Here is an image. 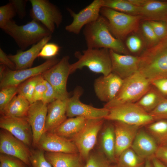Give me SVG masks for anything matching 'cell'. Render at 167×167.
Instances as JSON below:
<instances>
[{
	"label": "cell",
	"instance_id": "e575fe53",
	"mask_svg": "<svg viewBox=\"0 0 167 167\" xmlns=\"http://www.w3.org/2000/svg\"><path fill=\"white\" fill-rule=\"evenodd\" d=\"M17 14L15 8L11 2L0 7V27L3 30L6 23Z\"/></svg>",
	"mask_w": 167,
	"mask_h": 167
},
{
	"label": "cell",
	"instance_id": "f1b7e54d",
	"mask_svg": "<svg viewBox=\"0 0 167 167\" xmlns=\"http://www.w3.org/2000/svg\"><path fill=\"white\" fill-rule=\"evenodd\" d=\"M165 98L163 95L152 85L150 89L136 103L149 113Z\"/></svg>",
	"mask_w": 167,
	"mask_h": 167
},
{
	"label": "cell",
	"instance_id": "6da1fadb",
	"mask_svg": "<svg viewBox=\"0 0 167 167\" xmlns=\"http://www.w3.org/2000/svg\"><path fill=\"white\" fill-rule=\"evenodd\" d=\"M83 34L88 48H105L120 54L128 53L122 41L113 36L107 20L101 15L96 20L85 26Z\"/></svg>",
	"mask_w": 167,
	"mask_h": 167
},
{
	"label": "cell",
	"instance_id": "ffe728a7",
	"mask_svg": "<svg viewBox=\"0 0 167 167\" xmlns=\"http://www.w3.org/2000/svg\"><path fill=\"white\" fill-rule=\"evenodd\" d=\"M115 156L117 159L125 150L131 147L139 127L114 121Z\"/></svg>",
	"mask_w": 167,
	"mask_h": 167
},
{
	"label": "cell",
	"instance_id": "44dd1931",
	"mask_svg": "<svg viewBox=\"0 0 167 167\" xmlns=\"http://www.w3.org/2000/svg\"><path fill=\"white\" fill-rule=\"evenodd\" d=\"M51 35L42 39L37 43L26 51H18L14 55H8L9 58L14 62L16 70H20L32 67L33 62L44 45L50 40Z\"/></svg>",
	"mask_w": 167,
	"mask_h": 167
},
{
	"label": "cell",
	"instance_id": "74e56055",
	"mask_svg": "<svg viewBox=\"0 0 167 167\" xmlns=\"http://www.w3.org/2000/svg\"><path fill=\"white\" fill-rule=\"evenodd\" d=\"M20 159L14 156L0 153V167H27Z\"/></svg>",
	"mask_w": 167,
	"mask_h": 167
},
{
	"label": "cell",
	"instance_id": "6f0895ef",
	"mask_svg": "<svg viewBox=\"0 0 167 167\" xmlns=\"http://www.w3.org/2000/svg\"><path fill=\"white\" fill-rule=\"evenodd\" d=\"M27 167H32V166H28Z\"/></svg>",
	"mask_w": 167,
	"mask_h": 167
},
{
	"label": "cell",
	"instance_id": "e0dca14e",
	"mask_svg": "<svg viewBox=\"0 0 167 167\" xmlns=\"http://www.w3.org/2000/svg\"><path fill=\"white\" fill-rule=\"evenodd\" d=\"M36 148L45 152L79 153L76 146L71 140L53 132H45Z\"/></svg>",
	"mask_w": 167,
	"mask_h": 167
},
{
	"label": "cell",
	"instance_id": "83f0119b",
	"mask_svg": "<svg viewBox=\"0 0 167 167\" xmlns=\"http://www.w3.org/2000/svg\"><path fill=\"white\" fill-rule=\"evenodd\" d=\"M88 119L81 117L67 119L53 132L69 139L77 133L83 128Z\"/></svg>",
	"mask_w": 167,
	"mask_h": 167
},
{
	"label": "cell",
	"instance_id": "c3c4849f",
	"mask_svg": "<svg viewBox=\"0 0 167 167\" xmlns=\"http://www.w3.org/2000/svg\"><path fill=\"white\" fill-rule=\"evenodd\" d=\"M0 64L6 66L11 70H16V66L14 62L9 58L8 55L0 48Z\"/></svg>",
	"mask_w": 167,
	"mask_h": 167
},
{
	"label": "cell",
	"instance_id": "836d02e7",
	"mask_svg": "<svg viewBox=\"0 0 167 167\" xmlns=\"http://www.w3.org/2000/svg\"><path fill=\"white\" fill-rule=\"evenodd\" d=\"M110 163L103 153H90L84 167H110Z\"/></svg>",
	"mask_w": 167,
	"mask_h": 167
},
{
	"label": "cell",
	"instance_id": "f907efd6",
	"mask_svg": "<svg viewBox=\"0 0 167 167\" xmlns=\"http://www.w3.org/2000/svg\"><path fill=\"white\" fill-rule=\"evenodd\" d=\"M132 4L138 7H142L144 6L149 0H128Z\"/></svg>",
	"mask_w": 167,
	"mask_h": 167
},
{
	"label": "cell",
	"instance_id": "8992f818",
	"mask_svg": "<svg viewBox=\"0 0 167 167\" xmlns=\"http://www.w3.org/2000/svg\"><path fill=\"white\" fill-rule=\"evenodd\" d=\"M100 14L107 20L112 34L121 40L137 29L139 22L143 18L141 15H130L104 7L101 8Z\"/></svg>",
	"mask_w": 167,
	"mask_h": 167
},
{
	"label": "cell",
	"instance_id": "4dcf8cb0",
	"mask_svg": "<svg viewBox=\"0 0 167 167\" xmlns=\"http://www.w3.org/2000/svg\"><path fill=\"white\" fill-rule=\"evenodd\" d=\"M102 7L133 15H140L141 8L134 5L128 0H103Z\"/></svg>",
	"mask_w": 167,
	"mask_h": 167
},
{
	"label": "cell",
	"instance_id": "1f68e13d",
	"mask_svg": "<svg viewBox=\"0 0 167 167\" xmlns=\"http://www.w3.org/2000/svg\"><path fill=\"white\" fill-rule=\"evenodd\" d=\"M145 162L130 148L120 154L117 163L118 167H143Z\"/></svg>",
	"mask_w": 167,
	"mask_h": 167
},
{
	"label": "cell",
	"instance_id": "7a4b0ae2",
	"mask_svg": "<svg viewBox=\"0 0 167 167\" xmlns=\"http://www.w3.org/2000/svg\"><path fill=\"white\" fill-rule=\"evenodd\" d=\"M139 57L138 71L150 81L167 79V36Z\"/></svg>",
	"mask_w": 167,
	"mask_h": 167
},
{
	"label": "cell",
	"instance_id": "5bb4252c",
	"mask_svg": "<svg viewBox=\"0 0 167 167\" xmlns=\"http://www.w3.org/2000/svg\"><path fill=\"white\" fill-rule=\"evenodd\" d=\"M0 153L17 158L27 165L31 166L29 147L9 132L2 129L0 131Z\"/></svg>",
	"mask_w": 167,
	"mask_h": 167
},
{
	"label": "cell",
	"instance_id": "681fc988",
	"mask_svg": "<svg viewBox=\"0 0 167 167\" xmlns=\"http://www.w3.org/2000/svg\"><path fill=\"white\" fill-rule=\"evenodd\" d=\"M155 157L167 167V146H159Z\"/></svg>",
	"mask_w": 167,
	"mask_h": 167
},
{
	"label": "cell",
	"instance_id": "4316f807",
	"mask_svg": "<svg viewBox=\"0 0 167 167\" xmlns=\"http://www.w3.org/2000/svg\"><path fill=\"white\" fill-rule=\"evenodd\" d=\"M101 136V146L103 154L111 162L117 163L113 124H107Z\"/></svg>",
	"mask_w": 167,
	"mask_h": 167
},
{
	"label": "cell",
	"instance_id": "7dc6e473",
	"mask_svg": "<svg viewBox=\"0 0 167 167\" xmlns=\"http://www.w3.org/2000/svg\"><path fill=\"white\" fill-rule=\"evenodd\" d=\"M152 86L163 95H167V79L162 78L150 81Z\"/></svg>",
	"mask_w": 167,
	"mask_h": 167
},
{
	"label": "cell",
	"instance_id": "603a6c76",
	"mask_svg": "<svg viewBox=\"0 0 167 167\" xmlns=\"http://www.w3.org/2000/svg\"><path fill=\"white\" fill-rule=\"evenodd\" d=\"M158 146L150 134L140 130L138 131L131 148L139 156L145 160L155 157Z\"/></svg>",
	"mask_w": 167,
	"mask_h": 167
},
{
	"label": "cell",
	"instance_id": "7c38bea8",
	"mask_svg": "<svg viewBox=\"0 0 167 167\" xmlns=\"http://www.w3.org/2000/svg\"><path fill=\"white\" fill-rule=\"evenodd\" d=\"M59 61L54 57L48 59L37 66L20 70H11L6 67L5 75L0 81V88L9 86H18L31 78L41 75Z\"/></svg>",
	"mask_w": 167,
	"mask_h": 167
},
{
	"label": "cell",
	"instance_id": "d590c367",
	"mask_svg": "<svg viewBox=\"0 0 167 167\" xmlns=\"http://www.w3.org/2000/svg\"><path fill=\"white\" fill-rule=\"evenodd\" d=\"M45 151L37 148L31 149L30 161L32 167H52L45 156Z\"/></svg>",
	"mask_w": 167,
	"mask_h": 167
},
{
	"label": "cell",
	"instance_id": "8d00e7d4",
	"mask_svg": "<svg viewBox=\"0 0 167 167\" xmlns=\"http://www.w3.org/2000/svg\"><path fill=\"white\" fill-rule=\"evenodd\" d=\"M18 94V86H9L1 89L0 112L2 111Z\"/></svg>",
	"mask_w": 167,
	"mask_h": 167
},
{
	"label": "cell",
	"instance_id": "484cf974",
	"mask_svg": "<svg viewBox=\"0 0 167 167\" xmlns=\"http://www.w3.org/2000/svg\"><path fill=\"white\" fill-rule=\"evenodd\" d=\"M30 104L22 96H15L3 109L0 112L1 115L25 118Z\"/></svg>",
	"mask_w": 167,
	"mask_h": 167
},
{
	"label": "cell",
	"instance_id": "277c9868",
	"mask_svg": "<svg viewBox=\"0 0 167 167\" xmlns=\"http://www.w3.org/2000/svg\"><path fill=\"white\" fill-rule=\"evenodd\" d=\"M150 81L139 71L123 79L117 94L104 107L109 109L125 104L135 103L150 89Z\"/></svg>",
	"mask_w": 167,
	"mask_h": 167
},
{
	"label": "cell",
	"instance_id": "30bf717a",
	"mask_svg": "<svg viewBox=\"0 0 167 167\" xmlns=\"http://www.w3.org/2000/svg\"><path fill=\"white\" fill-rule=\"evenodd\" d=\"M32 8L30 15L32 19L41 23L52 33L62 21L61 13L58 8L47 0H30Z\"/></svg>",
	"mask_w": 167,
	"mask_h": 167
},
{
	"label": "cell",
	"instance_id": "d6986e66",
	"mask_svg": "<svg viewBox=\"0 0 167 167\" xmlns=\"http://www.w3.org/2000/svg\"><path fill=\"white\" fill-rule=\"evenodd\" d=\"M112 72L124 79L138 72L139 57L122 54L109 50Z\"/></svg>",
	"mask_w": 167,
	"mask_h": 167
},
{
	"label": "cell",
	"instance_id": "9f6ffc18",
	"mask_svg": "<svg viewBox=\"0 0 167 167\" xmlns=\"http://www.w3.org/2000/svg\"><path fill=\"white\" fill-rule=\"evenodd\" d=\"M112 167H118L117 166V165L115 166Z\"/></svg>",
	"mask_w": 167,
	"mask_h": 167
},
{
	"label": "cell",
	"instance_id": "bcb514c9",
	"mask_svg": "<svg viewBox=\"0 0 167 167\" xmlns=\"http://www.w3.org/2000/svg\"><path fill=\"white\" fill-rule=\"evenodd\" d=\"M28 0H11L10 1L14 5L19 17L23 19L26 15V6Z\"/></svg>",
	"mask_w": 167,
	"mask_h": 167
},
{
	"label": "cell",
	"instance_id": "d4e9b609",
	"mask_svg": "<svg viewBox=\"0 0 167 167\" xmlns=\"http://www.w3.org/2000/svg\"><path fill=\"white\" fill-rule=\"evenodd\" d=\"M140 15L150 20L164 21L167 17V1L149 0L141 7Z\"/></svg>",
	"mask_w": 167,
	"mask_h": 167
},
{
	"label": "cell",
	"instance_id": "11a10c76",
	"mask_svg": "<svg viewBox=\"0 0 167 167\" xmlns=\"http://www.w3.org/2000/svg\"><path fill=\"white\" fill-rule=\"evenodd\" d=\"M164 21L166 22L167 23V17H166V18L165 19Z\"/></svg>",
	"mask_w": 167,
	"mask_h": 167
},
{
	"label": "cell",
	"instance_id": "d6a6232c",
	"mask_svg": "<svg viewBox=\"0 0 167 167\" xmlns=\"http://www.w3.org/2000/svg\"><path fill=\"white\" fill-rule=\"evenodd\" d=\"M41 77V75L33 77L18 86V94L26 98L30 104L33 103L32 96L35 86Z\"/></svg>",
	"mask_w": 167,
	"mask_h": 167
},
{
	"label": "cell",
	"instance_id": "f35d334b",
	"mask_svg": "<svg viewBox=\"0 0 167 167\" xmlns=\"http://www.w3.org/2000/svg\"><path fill=\"white\" fill-rule=\"evenodd\" d=\"M147 21L160 40L167 36V23L166 22L153 20Z\"/></svg>",
	"mask_w": 167,
	"mask_h": 167
},
{
	"label": "cell",
	"instance_id": "ee69618b",
	"mask_svg": "<svg viewBox=\"0 0 167 167\" xmlns=\"http://www.w3.org/2000/svg\"><path fill=\"white\" fill-rule=\"evenodd\" d=\"M126 44L129 49L132 53H135L139 51L142 47V42L138 36L132 35L126 40Z\"/></svg>",
	"mask_w": 167,
	"mask_h": 167
},
{
	"label": "cell",
	"instance_id": "f546056e",
	"mask_svg": "<svg viewBox=\"0 0 167 167\" xmlns=\"http://www.w3.org/2000/svg\"><path fill=\"white\" fill-rule=\"evenodd\" d=\"M147 129L159 146H167V120L155 121L147 125Z\"/></svg>",
	"mask_w": 167,
	"mask_h": 167
},
{
	"label": "cell",
	"instance_id": "4fadbf2b",
	"mask_svg": "<svg viewBox=\"0 0 167 167\" xmlns=\"http://www.w3.org/2000/svg\"><path fill=\"white\" fill-rule=\"evenodd\" d=\"M102 4L103 0H94L78 13H75L70 8H67L73 20L65 27V30L71 33L79 34L84 26L99 18Z\"/></svg>",
	"mask_w": 167,
	"mask_h": 167
},
{
	"label": "cell",
	"instance_id": "5b68a950",
	"mask_svg": "<svg viewBox=\"0 0 167 167\" xmlns=\"http://www.w3.org/2000/svg\"><path fill=\"white\" fill-rule=\"evenodd\" d=\"M75 55L78 60L71 64V73L84 67L91 71L101 73L106 76L112 72L109 49L105 48L89 49L82 51V53L76 51Z\"/></svg>",
	"mask_w": 167,
	"mask_h": 167
},
{
	"label": "cell",
	"instance_id": "db71d44e",
	"mask_svg": "<svg viewBox=\"0 0 167 167\" xmlns=\"http://www.w3.org/2000/svg\"><path fill=\"white\" fill-rule=\"evenodd\" d=\"M143 167H153L151 159H147Z\"/></svg>",
	"mask_w": 167,
	"mask_h": 167
},
{
	"label": "cell",
	"instance_id": "b9f144b4",
	"mask_svg": "<svg viewBox=\"0 0 167 167\" xmlns=\"http://www.w3.org/2000/svg\"><path fill=\"white\" fill-rule=\"evenodd\" d=\"M60 47L56 44L48 43L43 47L38 57L48 59L54 58L58 54Z\"/></svg>",
	"mask_w": 167,
	"mask_h": 167
},
{
	"label": "cell",
	"instance_id": "52a82bcc",
	"mask_svg": "<svg viewBox=\"0 0 167 167\" xmlns=\"http://www.w3.org/2000/svg\"><path fill=\"white\" fill-rule=\"evenodd\" d=\"M105 120L118 121L140 127L154 121L149 114L136 103L123 104L109 109Z\"/></svg>",
	"mask_w": 167,
	"mask_h": 167
},
{
	"label": "cell",
	"instance_id": "7bdbcfd3",
	"mask_svg": "<svg viewBox=\"0 0 167 167\" xmlns=\"http://www.w3.org/2000/svg\"><path fill=\"white\" fill-rule=\"evenodd\" d=\"M46 88L45 80L42 76L37 83L34 90L32 96L33 103L37 101H41Z\"/></svg>",
	"mask_w": 167,
	"mask_h": 167
},
{
	"label": "cell",
	"instance_id": "60d3db41",
	"mask_svg": "<svg viewBox=\"0 0 167 167\" xmlns=\"http://www.w3.org/2000/svg\"><path fill=\"white\" fill-rule=\"evenodd\" d=\"M149 113L154 121L167 120V99L165 98Z\"/></svg>",
	"mask_w": 167,
	"mask_h": 167
},
{
	"label": "cell",
	"instance_id": "ba28073f",
	"mask_svg": "<svg viewBox=\"0 0 167 167\" xmlns=\"http://www.w3.org/2000/svg\"><path fill=\"white\" fill-rule=\"evenodd\" d=\"M104 120V118L88 119L83 128L69 139L75 144L84 160L86 161L95 145Z\"/></svg>",
	"mask_w": 167,
	"mask_h": 167
},
{
	"label": "cell",
	"instance_id": "f6af8a7d",
	"mask_svg": "<svg viewBox=\"0 0 167 167\" xmlns=\"http://www.w3.org/2000/svg\"><path fill=\"white\" fill-rule=\"evenodd\" d=\"M47 88L42 97V101L48 105L57 99L55 92L52 86L45 80Z\"/></svg>",
	"mask_w": 167,
	"mask_h": 167
},
{
	"label": "cell",
	"instance_id": "cb8c5ba5",
	"mask_svg": "<svg viewBox=\"0 0 167 167\" xmlns=\"http://www.w3.org/2000/svg\"><path fill=\"white\" fill-rule=\"evenodd\" d=\"M45 156L52 167H84V160L79 153L45 152Z\"/></svg>",
	"mask_w": 167,
	"mask_h": 167
},
{
	"label": "cell",
	"instance_id": "ab89813d",
	"mask_svg": "<svg viewBox=\"0 0 167 167\" xmlns=\"http://www.w3.org/2000/svg\"><path fill=\"white\" fill-rule=\"evenodd\" d=\"M141 28L143 35L149 47L155 45L159 42L160 40L147 21L142 24Z\"/></svg>",
	"mask_w": 167,
	"mask_h": 167
},
{
	"label": "cell",
	"instance_id": "9c48e42d",
	"mask_svg": "<svg viewBox=\"0 0 167 167\" xmlns=\"http://www.w3.org/2000/svg\"><path fill=\"white\" fill-rule=\"evenodd\" d=\"M68 56H63L56 64L43 73V78L52 86L57 99L64 100L69 98L66 89L69 75L71 74Z\"/></svg>",
	"mask_w": 167,
	"mask_h": 167
},
{
	"label": "cell",
	"instance_id": "2e32d148",
	"mask_svg": "<svg viewBox=\"0 0 167 167\" xmlns=\"http://www.w3.org/2000/svg\"><path fill=\"white\" fill-rule=\"evenodd\" d=\"M47 105L41 101L33 102L30 104L25 117L32 128L33 138L32 146L35 148L45 132Z\"/></svg>",
	"mask_w": 167,
	"mask_h": 167
},
{
	"label": "cell",
	"instance_id": "9a60e30c",
	"mask_svg": "<svg viewBox=\"0 0 167 167\" xmlns=\"http://www.w3.org/2000/svg\"><path fill=\"white\" fill-rule=\"evenodd\" d=\"M0 127L9 132L29 147L32 146V131L26 118L1 115Z\"/></svg>",
	"mask_w": 167,
	"mask_h": 167
},
{
	"label": "cell",
	"instance_id": "f5cc1de1",
	"mask_svg": "<svg viewBox=\"0 0 167 167\" xmlns=\"http://www.w3.org/2000/svg\"><path fill=\"white\" fill-rule=\"evenodd\" d=\"M6 66L3 65L0 66V80L1 81L3 78L5 74Z\"/></svg>",
	"mask_w": 167,
	"mask_h": 167
},
{
	"label": "cell",
	"instance_id": "8fae6325",
	"mask_svg": "<svg viewBox=\"0 0 167 167\" xmlns=\"http://www.w3.org/2000/svg\"><path fill=\"white\" fill-rule=\"evenodd\" d=\"M82 90L78 87L74 90L72 96L68 99L66 115L70 118L81 117L87 119L104 118L108 114L109 110L103 107L98 108L81 102L80 97Z\"/></svg>",
	"mask_w": 167,
	"mask_h": 167
},
{
	"label": "cell",
	"instance_id": "7402d4cb",
	"mask_svg": "<svg viewBox=\"0 0 167 167\" xmlns=\"http://www.w3.org/2000/svg\"><path fill=\"white\" fill-rule=\"evenodd\" d=\"M68 98L57 99L48 105L45 132H53L67 119L66 108Z\"/></svg>",
	"mask_w": 167,
	"mask_h": 167
},
{
	"label": "cell",
	"instance_id": "816d5d0a",
	"mask_svg": "<svg viewBox=\"0 0 167 167\" xmlns=\"http://www.w3.org/2000/svg\"><path fill=\"white\" fill-rule=\"evenodd\" d=\"M151 160L153 167H167L155 157H153Z\"/></svg>",
	"mask_w": 167,
	"mask_h": 167
},
{
	"label": "cell",
	"instance_id": "ac0fdd59",
	"mask_svg": "<svg viewBox=\"0 0 167 167\" xmlns=\"http://www.w3.org/2000/svg\"><path fill=\"white\" fill-rule=\"evenodd\" d=\"M123 81V79L112 72L107 75L100 76L94 82L95 93L101 101L109 102L115 97Z\"/></svg>",
	"mask_w": 167,
	"mask_h": 167
},
{
	"label": "cell",
	"instance_id": "3957f363",
	"mask_svg": "<svg viewBox=\"0 0 167 167\" xmlns=\"http://www.w3.org/2000/svg\"><path fill=\"white\" fill-rule=\"evenodd\" d=\"M3 30L14 39L22 50L52 34L43 25L34 19L22 25H17L11 20L6 23Z\"/></svg>",
	"mask_w": 167,
	"mask_h": 167
}]
</instances>
